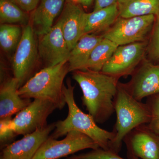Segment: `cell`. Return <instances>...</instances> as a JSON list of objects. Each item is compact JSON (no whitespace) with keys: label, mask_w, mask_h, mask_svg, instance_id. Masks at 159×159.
Returning <instances> with one entry per match:
<instances>
[{"label":"cell","mask_w":159,"mask_h":159,"mask_svg":"<svg viewBox=\"0 0 159 159\" xmlns=\"http://www.w3.org/2000/svg\"><path fill=\"white\" fill-rule=\"evenodd\" d=\"M31 24L23 27V34L11 61L13 77L19 89L35 74L39 56L38 43Z\"/></svg>","instance_id":"obj_6"},{"label":"cell","mask_w":159,"mask_h":159,"mask_svg":"<svg viewBox=\"0 0 159 159\" xmlns=\"http://www.w3.org/2000/svg\"><path fill=\"white\" fill-rule=\"evenodd\" d=\"M102 34H85L70 51L68 63L70 72L83 70L93 49L103 39Z\"/></svg>","instance_id":"obj_17"},{"label":"cell","mask_w":159,"mask_h":159,"mask_svg":"<svg viewBox=\"0 0 159 159\" xmlns=\"http://www.w3.org/2000/svg\"><path fill=\"white\" fill-rule=\"evenodd\" d=\"M18 82L14 77H10L1 84L0 119L11 117L27 107L31 99H24L18 93Z\"/></svg>","instance_id":"obj_16"},{"label":"cell","mask_w":159,"mask_h":159,"mask_svg":"<svg viewBox=\"0 0 159 159\" xmlns=\"http://www.w3.org/2000/svg\"><path fill=\"white\" fill-rule=\"evenodd\" d=\"M29 12L11 0H0V23L25 26L30 23Z\"/></svg>","instance_id":"obj_21"},{"label":"cell","mask_w":159,"mask_h":159,"mask_svg":"<svg viewBox=\"0 0 159 159\" xmlns=\"http://www.w3.org/2000/svg\"><path fill=\"white\" fill-rule=\"evenodd\" d=\"M72 77L82 91L83 105L89 114L97 123L106 122L115 112L119 78L89 70L74 71Z\"/></svg>","instance_id":"obj_1"},{"label":"cell","mask_w":159,"mask_h":159,"mask_svg":"<svg viewBox=\"0 0 159 159\" xmlns=\"http://www.w3.org/2000/svg\"><path fill=\"white\" fill-rule=\"evenodd\" d=\"M119 17L118 3L87 13L84 34H97L102 32L104 33L114 25Z\"/></svg>","instance_id":"obj_18"},{"label":"cell","mask_w":159,"mask_h":159,"mask_svg":"<svg viewBox=\"0 0 159 159\" xmlns=\"http://www.w3.org/2000/svg\"><path fill=\"white\" fill-rule=\"evenodd\" d=\"M156 16L153 15L129 18L119 17L104 32L103 37L118 46L147 41L153 29Z\"/></svg>","instance_id":"obj_5"},{"label":"cell","mask_w":159,"mask_h":159,"mask_svg":"<svg viewBox=\"0 0 159 159\" xmlns=\"http://www.w3.org/2000/svg\"><path fill=\"white\" fill-rule=\"evenodd\" d=\"M118 6L119 17L159 16V0H119Z\"/></svg>","instance_id":"obj_19"},{"label":"cell","mask_w":159,"mask_h":159,"mask_svg":"<svg viewBox=\"0 0 159 159\" xmlns=\"http://www.w3.org/2000/svg\"><path fill=\"white\" fill-rule=\"evenodd\" d=\"M116 121L113 130L115 136L109 145V150L119 154L125 137L140 125L148 124L151 114L148 105L134 98L124 84L119 83L114 99Z\"/></svg>","instance_id":"obj_3"},{"label":"cell","mask_w":159,"mask_h":159,"mask_svg":"<svg viewBox=\"0 0 159 159\" xmlns=\"http://www.w3.org/2000/svg\"><path fill=\"white\" fill-rule=\"evenodd\" d=\"M98 148V145L88 136L71 131L62 140H57L49 136L32 159H59L84 149Z\"/></svg>","instance_id":"obj_7"},{"label":"cell","mask_w":159,"mask_h":159,"mask_svg":"<svg viewBox=\"0 0 159 159\" xmlns=\"http://www.w3.org/2000/svg\"><path fill=\"white\" fill-rule=\"evenodd\" d=\"M72 2L79 4L82 7L88 8L93 4L94 0H70Z\"/></svg>","instance_id":"obj_29"},{"label":"cell","mask_w":159,"mask_h":159,"mask_svg":"<svg viewBox=\"0 0 159 159\" xmlns=\"http://www.w3.org/2000/svg\"><path fill=\"white\" fill-rule=\"evenodd\" d=\"M118 47L115 43L103 37L92 51L83 70L101 71Z\"/></svg>","instance_id":"obj_20"},{"label":"cell","mask_w":159,"mask_h":159,"mask_svg":"<svg viewBox=\"0 0 159 159\" xmlns=\"http://www.w3.org/2000/svg\"><path fill=\"white\" fill-rule=\"evenodd\" d=\"M22 26L11 24H2L0 26V45L5 52L16 49L23 34Z\"/></svg>","instance_id":"obj_22"},{"label":"cell","mask_w":159,"mask_h":159,"mask_svg":"<svg viewBox=\"0 0 159 159\" xmlns=\"http://www.w3.org/2000/svg\"><path fill=\"white\" fill-rule=\"evenodd\" d=\"M55 128V122L24 136L2 149L0 159H32Z\"/></svg>","instance_id":"obj_13"},{"label":"cell","mask_w":159,"mask_h":159,"mask_svg":"<svg viewBox=\"0 0 159 159\" xmlns=\"http://www.w3.org/2000/svg\"><path fill=\"white\" fill-rule=\"evenodd\" d=\"M26 12L32 11L37 7L40 0H11Z\"/></svg>","instance_id":"obj_27"},{"label":"cell","mask_w":159,"mask_h":159,"mask_svg":"<svg viewBox=\"0 0 159 159\" xmlns=\"http://www.w3.org/2000/svg\"><path fill=\"white\" fill-rule=\"evenodd\" d=\"M147 46V41L118 46L101 72L119 79L132 75L144 60Z\"/></svg>","instance_id":"obj_8"},{"label":"cell","mask_w":159,"mask_h":159,"mask_svg":"<svg viewBox=\"0 0 159 159\" xmlns=\"http://www.w3.org/2000/svg\"><path fill=\"white\" fill-rule=\"evenodd\" d=\"M86 14L79 4L66 0L58 21L70 51L84 34Z\"/></svg>","instance_id":"obj_14"},{"label":"cell","mask_w":159,"mask_h":159,"mask_svg":"<svg viewBox=\"0 0 159 159\" xmlns=\"http://www.w3.org/2000/svg\"><path fill=\"white\" fill-rule=\"evenodd\" d=\"M146 103L150 111V122L147 125L148 128L159 136V94L147 98Z\"/></svg>","instance_id":"obj_24"},{"label":"cell","mask_w":159,"mask_h":159,"mask_svg":"<svg viewBox=\"0 0 159 159\" xmlns=\"http://www.w3.org/2000/svg\"><path fill=\"white\" fill-rule=\"evenodd\" d=\"M66 159H125L110 150L101 148L92 149L86 153L74 155L67 157Z\"/></svg>","instance_id":"obj_25"},{"label":"cell","mask_w":159,"mask_h":159,"mask_svg":"<svg viewBox=\"0 0 159 159\" xmlns=\"http://www.w3.org/2000/svg\"><path fill=\"white\" fill-rule=\"evenodd\" d=\"M11 117L0 119V146L2 149L11 143L17 136Z\"/></svg>","instance_id":"obj_23"},{"label":"cell","mask_w":159,"mask_h":159,"mask_svg":"<svg viewBox=\"0 0 159 159\" xmlns=\"http://www.w3.org/2000/svg\"><path fill=\"white\" fill-rule=\"evenodd\" d=\"M69 72L68 61L45 67L19 89L18 93L24 99L47 100L61 110L66 104L63 88L64 80Z\"/></svg>","instance_id":"obj_4"},{"label":"cell","mask_w":159,"mask_h":159,"mask_svg":"<svg viewBox=\"0 0 159 159\" xmlns=\"http://www.w3.org/2000/svg\"><path fill=\"white\" fill-rule=\"evenodd\" d=\"M123 142L129 159H159V136L147 124L131 131Z\"/></svg>","instance_id":"obj_10"},{"label":"cell","mask_w":159,"mask_h":159,"mask_svg":"<svg viewBox=\"0 0 159 159\" xmlns=\"http://www.w3.org/2000/svg\"><path fill=\"white\" fill-rule=\"evenodd\" d=\"M119 1V0H96L93 11H97L117 4Z\"/></svg>","instance_id":"obj_28"},{"label":"cell","mask_w":159,"mask_h":159,"mask_svg":"<svg viewBox=\"0 0 159 159\" xmlns=\"http://www.w3.org/2000/svg\"><path fill=\"white\" fill-rule=\"evenodd\" d=\"M56 109V106L48 101L34 99L12 119L16 133L25 136L46 127L47 119Z\"/></svg>","instance_id":"obj_9"},{"label":"cell","mask_w":159,"mask_h":159,"mask_svg":"<svg viewBox=\"0 0 159 159\" xmlns=\"http://www.w3.org/2000/svg\"><path fill=\"white\" fill-rule=\"evenodd\" d=\"M66 0H40L30 17V23L35 35L41 37L51 30Z\"/></svg>","instance_id":"obj_15"},{"label":"cell","mask_w":159,"mask_h":159,"mask_svg":"<svg viewBox=\"0 0 159 159\" xmlns=\"http://www.w3.org/2000/svg\"><path fill=\"white\" fill-rule=\"evenodd\" d=\"M66 84L64 85L63 92L68 108V114L64 120L55 122V129L50 137L57 139L66 136L71 131H76L88 136L99 148L108 150L110 142L115 136L114 132L100 128L90 114L83 112L75 102V86L72 85L70 78L67 79Z\"/></svg>","instance_id":"obj_2"},{"label":"cell","mask_w":159,"mask_h":159,"mask_svg":"<svg viewBox=\"0 0 159 159\" xmlns=\"http://www.w3.org/2000/svg\"><path fill=\"white\" fill-rule=\"evenodd\" d=\"M125 84L134 98L142 101L145 98L159 94V64L143 60Z\"/></svg>","instance_id":"obj_11"},{"label":"cell","mask_w":159,"mask_h":159,"mask_svg":"<svg viewBox=\"0 0 159 159\" xmlns=\"http://www.w3.org/2000/svg\"><path fill=\"white\" fill-rule=\"evenodd\" d=\"M150 61L159 62V16L156 17L147 52Z\"/></svg>","instance_id":"obj_26"},{"label":"cell","mask_w":159,"mask_h":159,"mask_svg":"<svg viewBox=\"0 0 159 159\" xmlns=\"http://www.w3.org/2000/svg\"><path fill=\"white\" fill-rule=\"evenodd\" d=\"M38 50L39 56L45 64L46 67L68 61L70 51L58 21L49 32L41 36L38 43Z\"/></svg>","instance_id":"obj_12"}]
</instances>
